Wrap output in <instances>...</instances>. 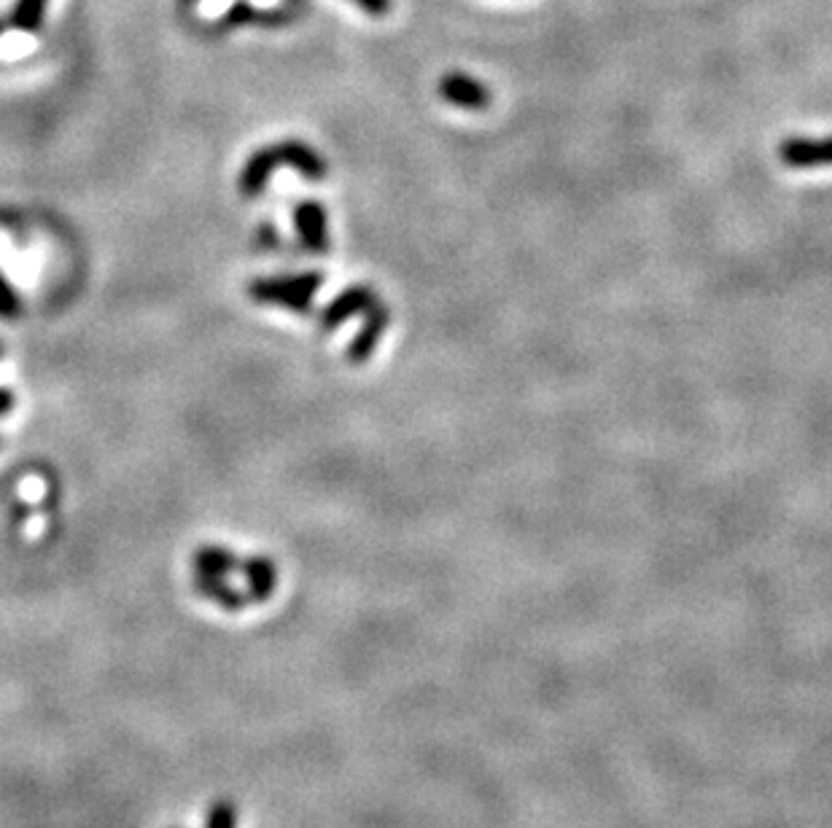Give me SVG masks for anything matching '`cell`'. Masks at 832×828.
Listing matches in <instances>:
<instances>
[{"instance_id":"14","label":"cell","mask_w":832,"mask_h":828,"mask_svg":"<svg viewBox=\"0 0 832 828\" xmlns=\"http://www.w3.org/2000/svg\"><path fill=\"white\" fill-rule=\"evenodd\" d=\"M350 3L369 17H388L393 9V0H350Z\"/></svg>"},{"instance_id":"11","label":"cell","mask_w":832,"mask_h":828,"mask_svg":"<svg viewBox=\"0 0 832 828\" xmlns=\"http://www.w3.org/2000/svg\"><path fill=\"white\" fill-rule=\"evenodd\" d=\"M205 828H237V807L227 799L216 801V805L208 809Z\"/></svg>"},{"instance_id":"3","label":"cell","mask_w":832,"mask_h":828,"mask_svg":"<svg viewBox=\"0 0 832 828\" xmlns=\"http://www.w3.org/2000/svg\"><path fill=\"white\" fill-rule=\"evenodd\" d=\"M436 94L455 108L464 111H483L491 105V90L469 73H448L436 84Z\"/></svg>"},{"instance_id":"13","label":"cell","mask_w":832,"mask_h":828,"mask_svg":"<svg viewBox=\"0 0 832 828\" xmlns=\"http://www.w3.org/2000/svg\"><path fill=\"white\" fill-rule=\"evenodd\" d=\"M256 17H259V14H256V9L251 3H246V0H237V3L227 11V17H224V19H227L229 24H248Z\"/></svg>"},{"instance_id":"1","label":"cell","mask_w":832,"mask_h":828,"mask_svg":"<svg viewBox=\"0 0 832 828\" xmlns=\"http://www.w3.org/2000/svg\"><path fill=\"white\" fill-rule=\"evenodd\" d=\"M278 167H294L305 180H312V184L323 180L329 173L327 159L316 148H310L308 143L284 141L275 143V146L259 148L256 154L248 156L246 167L240 173V192L246 197H259Z\"/></svg>"},{"instance_id":"7","label":"cell","mask_w":832,"mask_h":828,"mask_svg":"<svg viewBox=\"0 0 832 828\" xmlns=\"http://www.w3.org/2000/svg\"><path fill=\"white\" fill-rule=\"evenodd\" d=\"M388 320H391V312H388L386 304H380L378 301V304L367 312L364 325L359 329V334H356L353 342H350V348H348L350 363H364L367 358L374 353V348H378V342L386 334Z\"/></svg>"},{"instance_id":"10","label":"cell","mask_w":832,"mask_h":828,"mask_svg":"<svg viewBox=\"0 0 832 828\" xmlns=\"http://www.w3.org/2000/svg\"><path fill=\"white\" fill-rule=\"evenodd\" d=\"M49 0H17L9 24L22 33H39L43 17H47Z\"/></svg>"},{"instance_id":"15","label":"cell","mask_w":832,"mask_h":828,"mask_svg":"<svg viewBox=\"0 0 832 828\" xmlns=\"http://www.w3.org/2000/svg\"><path fill=\"white\" fill-rule=\"evenodd\" d=\"M14 404H17L14 393H11L9 387H0V417H6V414L14 410Z\"/></svg>"},{"instance_id":"17","label":"cell","mask_w":832,"mask_h":828,"mask_svg":"<svg viewBox=\"0 0 832 828\" xmlns=\"http://www.w3.org/2000/svg\"><path fill=\"white\" fill-rule=\"evenodd\" d=\"M0 33H3V24H0Z\"/></svg>"},{"instance_id":"8","label":"cell","mask_w":832,"mask_h":828,"mask_svg":"<svg viewBox=\"0 0 832 828\" xmlns=\"http://www.w3.org/2000/svg\"><path fill=\"white\" fill-rule=\"evenodd\" d=\"M240 573L246 576V598L248 602H267L278 587V568L267 557H248L240 562Z\"/></svg>"},{"instance_id":"12","label":"cell","mask_w":832,"mask_h":828,"mask_svg":"<svg viewBox=\"0 0 832 828\" xmlns=\"http://www.w3.org/2000/svg\"><path fill=\"white\" fill-rule=\"evenodd\" d=\"M20 315V293L11 288V282L0 275V318Z\"/></svg>"},{"instance_id":"18","label":"cell","mask_w":832,"mask_h":828,"mask_svg":"<svg viewBox=\"0 0 832 828\" xmlns=\"http://www.w3.org/2000/svg\"><path fill=\"white\" fill-rule=\"evenodd\" d=\"M0 353H3V350H0Z\"/></svg>"},{"instance_id":"2","label":"cell","mask_w":832,"mask_h":828,"mask_svg":"<svg viewBox=\"0 0 832 828\" xmlns=\"http://www.w3.org/2000/svg\"><path fill=\"white\" fill-rule=\"evenodd\" d=\"M323 275L321 272H302V275H280V278H259L248 286V297L259 304L286 307V310L308 315L312 297L321 291Z\"/></svg>"},{"instance_id":"16","label":"cell","mask_w":832,"mask_h":828,"mask_svg":"<svg viewBox=\"0 0 832 828\" xmlns=\"http://www.w3.org/2000/svg\"><path fill=\"white\" fill-rule=\"evenodd\" d=\"M184 3H197V0H184Z\"/></svg>"},{"instance_id":"9","label":"cell","mask_w":832,"mask_h":828,"mask_svg":"<svg viewBox=\"0 0 832 828\" xmlns=\"http://www.w3.org/2000/svg\"><path fill=\"white\" fill-rule=\"evenodd\" d=\"M240 570V560L224 546H203L194 555V576L205 579H227L229 573Z\"/></svg>"},{"instance_id":"4","label":"cell","mask_w":832,"mask_h":828,"mask_svg":"<svg viewBox=\"0 0 832 828\" xmlns=\"http://www.w3.org/2000/svg\"><path fill=\"white\" fill-rule=\"evenodd\" d=\"M294 229H297L299 242H302L310 253H327L329 250L327 207L321 203L305 199V203L294 207Z\"/></svg>"},{"instance_id":"5","label":"cell","mask_w":832,"mask_h":828,"mask_svg":"<svg viewBox=\"0 0 832 828\" xmlns=\"http://www.w3.org/2000/svg\"><path fill=\"white\" fill-rule=\"evenodd\" d=\"M779 159L784 167L794 169L832 165V135L822 137V141H811V137H787L779 146Z\"/></svg>"},{"instance_id":"6","label":"cell","mask_w":832,"mask_h":828,"mask_svg":"<svg viewBox=\"0 0 832 828\" xmlns=\"http://www.w3.org/2000/svg\"><path fill=\"white\" fill-rule=\"evenodd\" d=\"M374 304H378V297H374V291L369 286L346 288V291L337 299H331V304H327V310L321 312L323 331H335L337 325H342L353 315H367Z\"/></svg>"}]
</instances>
